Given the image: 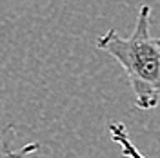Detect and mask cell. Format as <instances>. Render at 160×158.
Listing matches in <instances>:
<instances>
[{"label": "cell", "instance_id": "3", "mask_svg": "<svg viewBox=\"0 0 160 158\" xmlns=\"http://www.w3.org/2000/svg\"><path fill=\"white\" fill-rule=\"evenodd\" d=\"M13 131L15 127L13 126H8L0 131V158H26L29 156L31 153L38 151L40 144L38 142H33V144H26L20 149H11V136H13Z\"/></svg>", "mask_w": 160, "mask_h": 158}, {"label": "cell", "instance_id": "2", "mask_svg": "<svg viewBox=\"0 0 160 158\" xmlns=\"http://www.w3.org/2000/svg\"><path fill=\"white\" fill-rule=\"evenodd\" d=\"M108 129H109L111 140L120 146L122 156H126V158H146L138 151V147L131 142L129 133H128V129H126V126H124L122 122H109Z\"/></svg>", "mask_w": 160, "mask_h": 158}, {"label": "cell", "instance_id": "1", "mask_svg": "<svg viewBox=\"0 0 160 158\" xmlns=\"http://www.w3.org/2000/svg\"><path fill=\"white\" fill-rule=\"evenodd\" d=\"M149 26L151 7L140 6L129 37L109 29L97 40V47L122 66L135 95V106L142 111L155 109L160 104V38L151 37Z\"/></svg>", "mask_w": 160, "mask_h": 158}]
</instances>
